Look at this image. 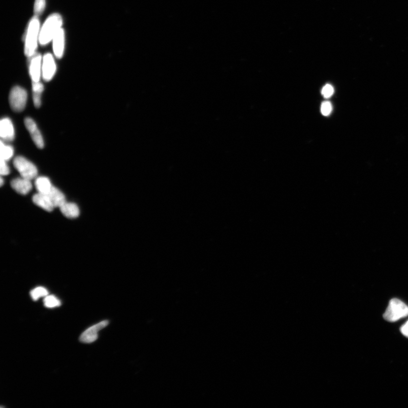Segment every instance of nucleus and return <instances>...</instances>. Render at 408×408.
Segmentation results:
<instances>
[{
  "label": "nucleus",
  "mask_w": 408,
  "mask_h": 408,
  "mask_svg": "<svg viewBox=\"0 0 408 408\" xmlns=\"http://www.w3.org/2000/svg\"><path fill=\"white\" fill-rule=\"evenodd\" d=\"M400 331H401L402 334L404 336H405L408 338V320L407 323L405 324H404L401 328H400Z\"/></svg>",
  "instance_id": "26"
},
{
  "label": "nucleus",
  "mask_w": 408,
  "mask_h": 408,
  "mask_svg": "<svg viewBox=\"0 0 408 408\" xmlns=\"http://www.w3.org/2000/svg\"><path fill=\"white\" fill-rule=\"evenodd\" d=\"M14 166L20 173L21 177L31 180L37 175L36 167L31 161L23 157H17L13 162Z\"/></svg>",
  "instance_id": "4"
},
{
  "label": "nucleus",
  "mask_w": 408,
  "mask_h": 408,
  "mask_svg": "<svg viewBox=\"0 0 408 408\" xmlns=\"http://www.w3.org/2000/svg\"><path fill=\"white\" fill-rule=\"evenodd\" d=\"M53 43V51L56 58H63L65 50V35L64 30L62 28L56 33L52 40Z\"/></svg>",
  "instance_id": "10"
},
{
  "label": "nucleus",
  "mask_w": 408,
  "mask_h": 408,
  "mask_svg": "<svg viewBox=\"0 0 408 408\" xmlns=\"http://www.w3.org/2000/svg\"><path fill=\"white\" fill-rule=\"evenodd\" d=\"M60 209H61L63 215L67 218H77L80 215L79 208L76 204L73 203H68L66 201L64 204L60 207Z\"/></svg>",
  "instance_id": "14"
},
{
  "label": "nucleus",
  "mask_w": 408,
  "mask_h": 408,
  "mask_svg": "<svg viewBox=\"0 0 408 408\" xmlns=\"http://www.w3.org/2000/svg\"><path fill=\"white\" fill-rule=\"evenodd\" d=\"M35 186L39 193L48 194L54 186L52 185L50 179L47 177L37 178L35 181Z\"/></svg>",
  "instance_id": "16"
},
{
  "label": "nucleus",
  "mask_w": 408,
  "mask_h": 408,
  "mask_svg": "<svg viewBox=\"0 0 408 408\" xmlns=\"http://www.w3.org/2000/svg\"><path fill=\"white\" fill-rule=\"evenodd\" d=\"M33 93H42L44 91V86L42 83L39 82H32Z\"/></svg>",
  "instance_id": "25"
},
{
  "label": "nucleus",
  "mask_w": 408,
  "mask_h": 408,
  "mask_svg": "<svg viewBox=\"0 0 408 408\" xmlns=\"http://www.w3.org/2000/svg\"><path fill=\"white\" fill-rule=\"evenodd\" d=\"M25 125L36 147L43 149L44 146L43 138L35 122L32 119L27 118L25 120Z\"/></svg>",
  "instance_id": "9"
},
{
  "label": "nucleus",
  "mask_w": 408,
  "mask_h": 408,
  "mask_svg": "<svg viewBox=\"0 0 408 408\" xmlns=\"http://www.w3.org/2000/svg\"><path fill=\"white\" fill-rule=\"evenodd\" d=\"M29 73L32 82H39L41 76H42V56L36 53L30 58Z\"/></svg>",
  "instance_id": "6"
},
{
  "label": "nucleus",
  "mask_w": 408,
  "mask_h": 408,
  "mask_svg": "<svg viewBox=\"0 0 408 408\" xmlns=\"http://www.w3.org/2000/svg\"><path fill=\"white\" fill-rule=\"evenodd\" d=\"M40 21L38 16H33L29 22L25 40V55L31 58L36 53L37 43H39Z\"/></svg>",
  "instance_id": "1"
},
{
  "label": "nucleus",
  "mask_w": 408,
  "mask_h": 408,
  "mask_svg": "<svg viewBox=\"0 0 408 408\" xmlns=\"http://www.w3.org/2000/svg\"><path fill=\"white\" fill-rule=\"evenodd\" d=\"M46 0H35L34 6H33V12L35 16H39L42 15L46 7Z\"/></svg>",
  "instance_id": "20"
},
{
  "label": "nucleus",
  "mask_w": 408,
  "mask_h": 408,
  "mask_svg": "<svg viewBox=\"0 0 408 408\" xmlns=\"http://www.w3.org/2000/svg\"><path fill=\"white\" fill-rule=\"evenodd\" d=\"M0 183H1V186H2L3 184V180L2 177H1V182H0Z\"/></svg>",
  "instance_id": "27"
},
{
  "label": "nucleus",
  "mask_w": 408,
  "mask_h": 408,
  "mask_svg": "<svg viewBox=\"0 0 408 408\" xmlns=\"http://www.w3.org/2000/svg\"><path fill=\"white\" fill-rule=\"evenodd\" d=\"M408 316V306L398 299H392L383 315L384 319L395 322Z\"/></svg>",
  "instance_id": "3"
},
{
  "label": "nucleus",
  "mask_w": 408,
  "mask_h": 408,
  "mask_svg": "<svg viewBox=\"0 0 408 408\" xmlns=\"http://www.w3.org/2000/svg\"><path fill=\"white\" fill-rule=\"evenodd\" d=\"M44 306L47 308H54L61 305V302L54 295H47L44 299Z\"/></svg>",
  "instance_id": "19"
},
{
  "label": "nucleus",
  "mask_w": 408,
  "mask_h": 408,
  "mask_svg": "<svg viewBox=\"0 0 408 408\" xmlns=\"http://www.w3.org/2000/svg\"><path fill=\"white\" fill-rule=\"evenodd\" d=\"M0 136L3 141H12L15 136L14 128L9 118H3L0 122Z\"/></svg>",
  "instance_id": "11"
},
{
  "label": "nucleus",
  "mask_w": 408,
  "mask_h": 408,
  "mask_svg": "<svg viewBox=\"0 0 408 408\" xmlns=\"http://www.w3.org/2000/svg\"><path fill=\"white\" fill-rule=\"evenodd\" d=\"M47 194L55 208L61 207L66 201L64 194L55 187H52L50 192Z\"/></svg>",
  "instance_id": "15"
},
{
  "label": "nucleus",
  "mask_w": 408,
  "mask_h": 408,
  "mask_svg": "<svg viewBox=\"0 0 408 408\" xmlns=\"http://www.w3.org/2000/svg\"><path fill=\"white\" fill-rule=\"evenodd\" d=\"M109 323L107 320L101 321L100 323L90 327L82 334L80 341L83 343H92L98 339V333L101 329L105 328Z\"/></svg>",
  "instance_id": "8"
},
{
  "label": "nucleus",
  "mask_w": 408,
  "mask_h": 408,
  "mask_svg": "<svg viewBox=\"0 0 408 408\" xmlns=\"http://www.w3.org/2000/svg\"><path fill=\"white\" fill-rule=\"evenodd\" d=\"M334 93V89L331 85L327 84L322 89L321 93L325 98H329Z\"/></svg>",
  "instance_id": "22"
},
{
  "label": "nucleus",
  "mask_w": 408,
  "mask_h": 408,
  "mask_svg": "<svg viewBox=\"0 0 408 408\" xmlns=\"http://www.w3.org/2000/svg\"><path fill=\"white\" fill-rule=\"evenodd\" d=\"M11 186L13 189L21 194H26L31 191L32 184L31 180L21 177L13 180Z\"/></svg>",
  "instance_id": "12"
},
{
  "label": "nucleus",
  "mask_w": 408,
  "mask_h": 408,
  "mask_svg": "<svg viewBox=\"0 0 408 408\" xmlns=\"http://www.w3.org/2000/svg\"><path fill=\"white\" fill-rule=\"evenodd\" d=\"M32 200L35 205L47 212H51L55 208L47 194L38 192L33 196Z\"/></svg>",
  "instance_id": "13"
},
{
  "label": "nucleus",
  "mask_w": 408,
  "mask_h": 408,
  "mask_svg": "<svg viewBox=\"0 0 408 408\" xmlns=\"http://www.w3.org/2000/svg\"><path fill=\"white\" fill-rule=\"evenodd\" d=\"M63 18L58 13L48 17L40 28L39 43L45 46L52 42L57 32L62 28Z\"/></svg>",
  "instance_id": "2"
},
{
  "label": "nucleus",
  "mask_w": 408,
  "mask_h": 408,
  "mask_svg": "<svg viewBox=\"0 0 408 408\" xmlns=\"http://www.w3.org/2000/svg\"><path fill=\"white\" fill-rule=\"evenodd\" d=\"M14 154V149L11 146L6 145L3 141H1V150H0V155H1V159H4L6 161L9 160L13 157Z\"/></svg>",
  "instance_id": "17"
},
{
  "label": "nucleus",
  "mask_w": 408,
  "mask_h": 408,
  "mask_svg": "<svg viewBox=\"0 0 408 408\" xmlns=\"http://www.w3.org/2000/svg\"><path fill=\"white\" fill-rule=\"evenodd\" d=\"M28 94L25 90L20 87H16L12 89L9 95V102L11 108L15 112L24 111L27 103Z\"/></svg>",
  "instance_id": "5"
},
{
  "label": "nucleus",
  "mask_w": 408,
  "mask_h": 408,
  "mask_svg": "<svg viewBox=\"0 0 408 408\" xmlns=\"http://www.w3.org/2000/svg\"><path fill=\"white\" fill-rule=\"evenodd\" d=\"M31 295L33 301H37L40 297L47 296L48 292L46 288L37 287L31 290Z\"/></svg>",
  "instance_id": "18"
},
{
  "label": "nucleus",
  "mask_w": 408,
  "mask_h": 408,
  "mask_svg": "<svg viewBox=\"0 0 408 408\" xmlns=\"http://www.w3.org/2000/svg\"><path fill=\"white\" fill-rule=\"evenodd\" d=\"M0 173L1 175H7L10 173V169L7 164V161L1 159V166H0Z\"/></svg>",
  "instance_id": "23"
},
{
  "label": "nucleus",
  "mask_w": 408,
  "mask_h": 408,
  "mask_svg": "<svg viewBox=\"0 0 408 408\" xmlns=\"http://www.w3.org/2000/svg\"><path fill=\"white\" fill-rule=\"evenodd\" d=\"M56 72V65L54 56L48 53L45 54L42 61V77L45 81H50Z\"/></svg>",
  "instance_id": "7"
},
{
  "label": "nucleus",
  "mask_w": 408,
  "mask_h": 408,
  "mask_svg": "<svg viewBox=\"0 0 408 408\" xmlns=\"http://www.w3.org/2000/svg\"><path fill=\"white\" fill-rule=\"evenodd\" d=\"M332 110V104L330 102L325 101L322 103L321 106V112L324 116H328L331 113Z\"/></svg>",
  "instance_id": "21"
},
{
  "label": "nucleus",
  "mask_w": 408,
  "mask_h": 408,
  "mask_svg": "<svg viewBox=\"0 0 408 408\" xmlns=\"http://www.w3.org/2000/svg\"><path fill=\"white\" fill-rule=\"evenodd\" d=\"M42 93H33V104L35 107L39 108L42 104Z\"/></svg>",
  "instance_id": "24"
}]
</instances>
